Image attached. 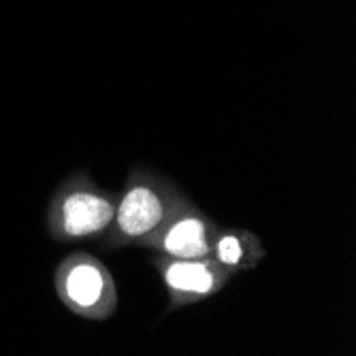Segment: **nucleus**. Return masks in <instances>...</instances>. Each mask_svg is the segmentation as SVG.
Here are the masks:
<instances>
[{
    "mask_svg": "<svg viewBox=\"0 0 356 356\" xmlns=\"http://www.w3.org/2000/svg\"><path fill=\"white\" fill-rule=\"evenodd\" d=\"M154 267L160 273V277H163V284L169 295V303L163 316H169L171 312L201 303L222 293L235 277V273L220 265L213 256L171 258L158 254L154 258Z\"/></svg>",
    "mask_w": 356,
    "mask_h": 356,
    "instance_id": "obj_4",
    "label": "nucleus"
},
{
    "mask_svg": "<svg viewBox=\"0 0 356 356\" xmlns=\"http://www.w3.org/2000/svg\"><path fill=\"white\" fill-rule=\"evenodd\" d=\"M118 194L96 184L86 171L62 181L47 205L45 226L56 241L101 239L113 224Z\"/></svg>",
    "mask_w": 356,
    "mask_h": 356,
    "instance_id": "obj_2",
    "label": "nucleus"
},
{
    "mask_svg": "<svg viewBox=\"0 0 356 356\" xmlns=\"http://www.w3.org/2000/svg\"><path fill=\"white\" fill-rule=\"evenodd\" d=\"M54 284L62 305L79 318L103 322L118 309L113 275L92 254H69L58 265Z\"/></svg>",
    "mask_w": 356,
    "mask_h": 356,
    "instance_id": "obj_3",
    "label": "nucleus"
},
{
    "mask_svg": "<svg viewBox=\"0 0 356 356\" xmlns=\"http://www.w3.org/2000/svg\"><path fill=\"white\" fill-rule=\"evenodd\" d=\"M211 256L237 275L239 271H252L261 265L267 248L261 237L248 229H220Z\"/></svg>",
    "mask_w": 356,
    "mask_h": 356,
    "instance_id": "obj_6",
    "label": "nucleus"
},
{
    "mask_svg": "<svg viewBox=\"0 0 356 356\" xmlns=\"http://www.w3.org/2000/svg\"><path fill=\"white\" fill-rule=\"evenodd\" d=\"M222 226L188 199L160 229L143 239L139 248L171 258H203L211 256L213 241Z\"/></svg>",
    "mask_w": 356,
    "mask_h": 356,
    "instance_id": "obj_5",
    "label": "nucleus"
},
{
    "mask_svg": "<svg viewBox=\"0 0 356 356\" xmlns=\"http://www.w3.org/2000/svg\"><path fill=\"white\" fill-rule=\"evenodd\" d=\"M190 197L167 175L147 167H133L118 194L111 229L101 237L105 250L139 245L154 235Z\"/></svg>",
    "mask_w": 356,
    "mask_h": 356,
    "instance_id": "obj_1",
    "label": "nucleus"
}]
</instances>
